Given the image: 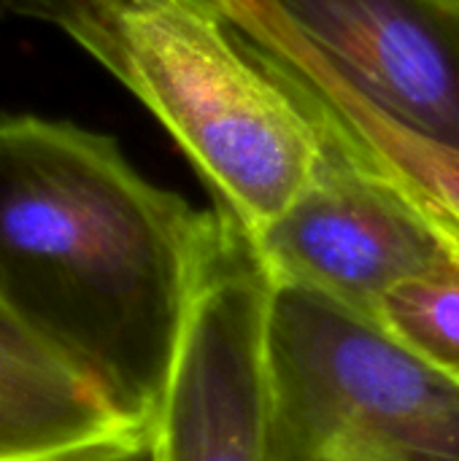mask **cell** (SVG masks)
Returning a JSON list of instances; mask_svg holds the SVG:
<instances>
[{"label": "cell", "instance_id": "6da1fadb", "mask_svg": "<svg viewBox=\"0 0 459 461\" xmlns=\"http://www.w3.org/2000/svg\"><path fill=\"white\" fill-rule=\"evenodd\" d=\"M216 227L111 135L0 119V303L135 429L160 411Z\"/></svg>", "mask_w": 459, "mask_h": 461}, {"label": "cell", "instance_id": "7a4b0ae2", "mask_svg": "<svg viewBox=\"0 0 459 461\" xmlns=\"http://www.w3.org/2000/svg\"><path fill=\"white\" fill-rule=\"evenodd\" d=\"M173 135L252 238L311 184L325 130L216 0H114L68 32Z\"/></svg>", "mask_w": 459, "mask_h": 461}, {"label": "cell", "instance_id": "3957f363", "mask_svg": "<svg viewBox=\"0 0 459 461\" xmlns=\"http://www.w3.org/2000/svg\"><path fill=\"white\" fill-rule=\"evenodd\" d=\"M265 340L281 432L379 461H459V381L381 324L271 278Z\"/></svg>", "mask_w": 459, "mask_h": 461}, {"label": "cell", "instance_id": "277c9868", "mask_svg": "<svg viewBox=\"0 0 459 461\" xmlns=\"http://www.w3.org/2000/svg\"><path fill=\"white\" fill-rule=\"evenodd\" d=\"M230 27L398 132L459 151V0H219Z\"/></svg>", "mask_w": 459, "mask_h": 461}, {"label": "cell", "instance_id": "5b68a950", "mask_svg": "<svg viewBox=\"0 0 459 461\" xmlns=\"http://www.w3.org/2000/svg\"><path fill=\"white\" fill-rule=\"evenodd\" d=\"M273 65L317 111L325 159L300 197L249 238L271 278L376 321L395 286L457 257L459 235L403 184L368 162L314 95L279 62Z\"/></svg>", "mask_w": 459, "mask_h": 461}, {"label": "cell", "instance_id": "8992f818", "mask_svg": "<svg viewBox=\"0 0 459 461\" xmlns=\"http://www.w3.org/2000/svg\"><path fill=\"white\" fill-rule=\"evenodd\" d=\"M219 227L151 435L160 461H268L271 276L249 232Z\"/></svg>", "mask_w": 459, "mask_h": 461}, {"label": "cell", "instance_id": "52a82bcc", "mask_svg": "<svg viewBox=\"0 0 459 461\" xmlns=\"http://www.w3.org/2000/svg\"><path fill=\"white\" fill-rule=\"evenodd\" d=\"M138 432L0 303V461H62Z\"/></svg>", "mask_w": 459, "mask_h": 461}, {"label": "cell", "instance_id": "ba28073f", "mask_svg": "<svg viewBox=\"0 0 459 461\" xmlns=\"http://www.w3.org/2000/svg\"><path fill=\"white\" fill-rule=\"evenodd\" d=\"M257 49L268 54L273 62H279L292 78H298L314 95V100L330 113L335 127L368 162H373L379 170H384L398 184H403L417 200H422L438 219H444L459 235V151L430 146V143H422L398 132L395 127H390L387 122H381L379 116H373L371 111H365L346 95L298 70L284 57L262 46Z\"/></svg>", "mask_w": 459, "mask_h": 461}, {"label": "cell", "instance_id": "9c48e42d", "mask_svg": "<svg viewBox=\"0 0 459 461\" xmlns=\"http://www.w3.org/2000/svg\"><path fill=\"white\" fill-rule=\"evenodd\" d=\"M376 321L406 348L459 381V254L395 286Z\"/></svg>", "mask_w": 459, "mask_h": 461}, {"label": "cell", "instance_id": "30bf717a", "mask_svg": "<svg viewBox=\"0 0 459 461\" xmlns=\"http://www.w3.org/2000/svg\"><path fill=\"white\" fill-rule=\"evenodd\" d=\"M114 0H0V24L3 22H41L68 35L92 11Z\"/></svg>", "mask_w": 459, "mask_h": 461}, {"label": "cell", "instance_id": "8fae6325", "mask_svg": "<svg viewBox=\"0 0 459 461\" xmlns=\"http://www.w3.org/2000/svg\"><path fill=\"white\" fill-rule=\"evenodd\" d=\"M268 461H379L368 454L346 451V448H333V446H314L306 440H298L279 427H273L271 419V451Z\"/></svg>", "mask_w": 459, "mask_h": 461}, {"label": "cell", "instance_id": "7c38bea8", "mask_svg": "<svg viewBox=\"0 0 459 461\" xmlns=\"http://www.w3.org/2000/svg\"><path fill=\"white\" fill-rule=\"evenodd\" d=\"M62 461H160L157 459V446H154V435L151 427L146 432L130 435L124 440L116 443H106L89 451H81L76 456H68Z\"/></svg>", "mask_w": 459, "mask_h": 461}]
</instances>
